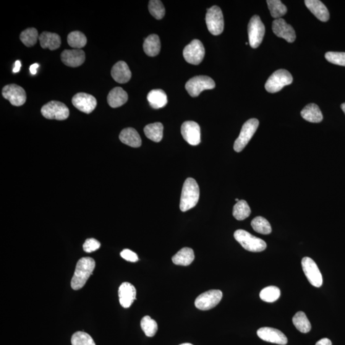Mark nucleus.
Listing matches in <instances>:
<instances>
[{
  "label": "nucleus",
  "mask_w": 345,
  "mask_h": 345,
  "mask_svg": "<svg viewBox=\"0 0 345 345\" xmlns=\"http://www.w3.org/2000/svg\"><path fill=\"white\" fill-rule=\"evenodd\" d=\"M95 267V261L93 258L90 257L81 258L78 261L74 276L72 277V289L74 290L82 289L92 274Z\"/></svg>",
  "instance_id": "nucleus-1"
},
{
  "label": "nucleus",
  "mask_w": 345,
  "mask_h": 345,
  "mask_svg": "<svg viewBox=\"0 0 345 345\" xmlns=\"http://www.w3.org/2000/svg\"><path fill=\"white\" fill-rule=\"evenodd\" d=\"M200 198V189L197 181L192 178H188L183 185L180 208L186 212L197 205Z\"/></svg>",
  "instance_id": "nucleus-2"
},
{
  "label": "nucleus",
  "mask_w": 345,
  "mask_h": 345,
  "mask_svg": "<svg viewBox=\"0 0 345 345\" xmlns=\"http://www.w3.org/2000/svg\"><path fill=\"white\" fill-rule=\"evenodd\" d=\"M235 240L244 248L251 252H261L266 248L264 240L254 236L244 229H238L234 233Z\"/></svg>",
  "instance_id": "nucleus-3"
},
{
  "label": "nucleus",
  "mask_w": 345,
  "mask_h": 345,
  "mask_svg": "<svg viewBox=\"0 0 345 345\" xmlns=\"http://www.w3.org/2000/svg\"><path fill=\"white\" fill-rule=\"evenodd\" d=\"M292 74L286 70L279 69L269 77L265 88L269 93H276L281 90L284 86L292 84Z\"/></svg>",
  "instance_id": "nucleus-4"
},
{
  "label": "nucleus",
  "mask_w": 345,
  "mask_h": 345,
  "mask_svg": "<svg viewBox=\"0 0 345 345\" xmlns=\"http://www.w3.org/2000/svg\"><path fill=\"white\" fill-rule=\"evenodd\" d=\"M259 126L257 119H252L247 120L242 127L239 137L235 140L234 148L237 152H240L250 142L255 134Z\"/></svg>",
  "instance_id": "nucleus-5"
},
{
  "label": "nucleus",
  "mask_w": 345,
  "mask_h": 345,
  "mask_svg": "<svg viewBox=\"0 0 345 345\" xmlns=\"http://www.w3.org/2000/svg\"><path fill=\"white\" fill-rule=\"evenodd\" d=\"M206 23L208 30L213 35H221L224 30V22L223 12L218 6H213L207 10Z\"/></svg>",
  "instance_id": "nucleus-6"
},
{
  "label": "nucleus",
  "mask_w": 345,
  "mask_h": 345,
  "mask_svg": "<svg viewBox=\"0 0 345 345\" xmlns=\"http://www.w3.org/2000/svg\"><path fill=\"white\" fill-rule=\"evenodd\" d=\"M41 113L47 119L64 120L69 117V109L61 102L52 101L41 109Z\"/></svg>",
  "instance_id": "nucleus-7"
},
{
  "label": "nucleus",
  "mask_w": 345,
  "mask_h": 345,
  "mask_svg": "<svg viewBox=\"0 0 345 345\" xmlns=\"http://www.w3.org/2000/svg\"><path fill=\"white\" fill-rule=\"evenodd\" d=\"M265 33V27L257 15L253 16L248 25V36L252 48H257L262 43Z\"/></svg>",
  "instance_id": "nucleus-8"
},
{
  "label": "nucleus",
  "mask_w": 345,
  "mask_h": 345,
  "mask_svg": "<svg viewBox=\"0 0 345 345\" xmlns=\"http://www.w3.org/2000/svg\"><path fill=\"white\" fill-rule=\"evenodd\" d=\"M216 87V83L211 78L206 75H199L190 79L185 85L187 92L193 98L200 95L201 91L212 90Z\"/></svg>",
  "instance_id": "nucleus-9"
},
{
  "label": "nucleus",
  "mask_w": 345,
  "mask_h": 345,
  "mask_svg": "<svg viewBox=\"0 0 345 345\" xmlns=\"http://www.w3.org/2000/svg\"><path fill=\"white\" fill-rule=\"evenodd\" d=\"M223 293L221 290H211L204 292L195 300V306L200 310L206 311L213 309L220 302Z\"/></svg>",
  "instance_id": "nucleus-10"
},
{
  "label": "nucleus",
  "mask_w": 345,
  "mask_h": 345,
  "mask_svg": "<svg viewBox=\"0 0 345 345\" xmlns=\"http://www.w3.org/2000/svg\"><path fill=\"white\" fill-rule=\"evenodd\" d=\"M205 48L202 43L197 39L193 40L191 43L185 47L183 55L185 61L193 65H199L203 61L205 56Z\"/></svg>",
  "instance_id": "nucleus-11"
},
{
  "label": "nucleus",
  "mask_w": 345,
  "mask_h": 345,
  "mask_svg": "<svg viewBox=\"0 0 345 345\" xmlns=\"http://www.w3.org/2000/svg\"><path fill=\"white\" fill-rule=\"evenodd\" d=\"M3 97L12 105L21 106L27 101V93L22 86L15 84L5 86L2 90Z\"/></svg>",
  "instance_id": "nucleus-12"
},
{
  "label": "nucleus",
  "mask_w": 345,
  "mask_h": 345,
  "mask_svg": "<svg viewBox=\"0 0 345 345\" xmlns=\"http://www.w3.org/2000/svg\"><path fill=\"white\" fill-rule=\"evenodd\" d=\"M302 266L305 276L313 286L320 288L322 285V276L314 260L309 257L303 258Z\"/></svg>",
  "instance_id": "nucleus-13"
},
{
  "label": "nucleus",
  "mask_w": 345,
  "mask_h": 345,
  "mask_svg": "<svg viewBox=\"0 0 345 345\" xmlns=\"http://www.w3.org/2000/svg\"><path fill=\"white\" fill-rule=\"evenodd\" d=\"M73 105L78 110L86 114H90L95 109L97 100L93 95L86 93L75 94L72 99Z\"/></svg>",
  "instance_id": "nucleus-14"
},
{
  "label": "nucleus",
  "mask_w": 345,
  "mask_h": 345,
  "mask_svg": "<svg viewBox=\"0 0 345 345\" xmlns=\"http://www.w3.org/2000/svg\"><path fill=\"white\" fill-rule=\"evenodd\" d=\"M181 133L184 139L192 146L199 145L201 142L200 125L193 121L185 122L182 125Z\"/></svg>",
  "instance_id": "nucleus-15"
},
{
  "label": "nucleus",
  "mask_w": 345,
  "mask_h": 345,
  "mask_svg": "<svg viewBox=\"0 0 345 345\" xmlns=\"http://www.w3.org/2000/svg\"><path fill=\"white\" fill-rule=\"evenodd\" d=\"M273 30L276 36L284 39L288 43H294L296 39V33L294 29L282 18L274 21Z\"/></svg>",
  "instance_id": "nucleus-16"
},
{
  "label": "nucleus",
  "mask_w": 345,
  "mask_h": 345,
  "mask_svg": "<svg viewBox=\"0 0 345 345\" xmlns=\"http://www.w3.org/2000/svg\"><path fill=\"white\" fill-rule=\"evenodd\" d=\"M257 335L262 340L269 343L285 345L288 343L286 336L278 329L262 328L258 329Z\"/></svg>",
  "instance_id": "nucleus-17"
},
{
  "label": "nucleus",
  "mask_w": 345,
  "mask_h": 345,
  "mask_svg": "<svg viewBox=\"0 0 345 345\" xmlns=\"http://www.w3.org/2000/svg\"><path fill=\"white\" fill-rule=\"evenodd\" d=\"M61 60L67 66L77 67L81 66L85 61V53L82 49L64 50L61 54Z\"/></svg>",
  "instance_id": "nucleus-18"
},
{
  "label": "nucleus",
  "mask_w": 345,
  "mask_h": 345,
  "mask_svg": "<svg viewBox=\"0 0 345 345\" xmlns=\"http://www.w3.org/2000/svg\"><path fill=\"white\" fill-rule=\"evenodd\" d=\"M120 304L124 308H128L137 299V290L132 284L125 282L119 289Z\"/></svg>",
  "instance_id": "nucleus-19"
},
{
  "label": "nucleus",
  "mask_w": 345,
  "mask_h": 345,
  "mask_svg": "<svg viewBox=\"0 0 345 345\" xmlns=\"http://www.w3.org/2000/svg\"><path fill=\"white\" fill-rule=\"evenodd\" d=\"M111 76L115 82L119 83H126L129 82L132 74L126 63L123 61L117 62L111 69Z\"/></svg>",
  "instance_id": "nucleus-20"
},
{
  "label": "nucleus",
  "mask_w": 345,
  "mask_h": 345,
  "mask_svg": "<svg viewBox=\"0 0 345 345\" xmlns=\"http://www.w3.org/2000/svg\"><path fill=\"white\" fill-rule=\"evenodd\" d=\"M305 5L315 17L322 22H328L330 14L328 8L319 0H305Z\"/></svg>",
  "instance_id": "nucleus-21"
},
{
  "label": "nucleus",
  "mask_w": 345,
  "mask_h": 345,
  "mask_svg": "<svg viewBox=\"0 0 345 345\" xmlns=\"http://www.w3.org/2000/svg\"><path fill=\"white\" fill-rule=\"evenodd\" d=\"M120 140L133 148H138L142 145V139L138 132L133 128H126L122 130L119 136Z\"/></svg>",
  "instance_id": "nucleus-22"
},
{
  "label": "nucleus",
  "mask_w": 345,
  "mask_h": 345,
  "mask_svg": "<svg viewBox=\"0 0 345 345\" xmlns=\"http://www.w3.org/2000/svg\"><path fill=\"white\" fill-rule=\"evenodd\" d=\"M39 39L43 49H49L53 51L59 49L61 46V38L56 33L44 31L39 36Z\"/></svg>",
  "instance_id": "nucleus-23"
},
{
  "label": "nucleus",
  "mask_w": 345,
  "mask_h": 345,
  "mask_svg": "<svg viewBox=\"0 0 345 345\" xmlns=\"http://www.w3.org/2000/svg\"><path fill=\"white\" fill-rule=\"evenodd\" d=\"M128 100L126 91L120 87H116L110 91L108 95V103L113 108H119L124 105Z\"/></svg>",
  "instance_id": "nucleus-24"
},
{
  "label": "nucleus",
  "mask_w": 345,
  "mask_h": 345,
  "mask_svg": "<svg viewBox=\"0 0 345 345\" xmlns=\"http://www.w3.org/2000/svg\"><path fill=\"white\" fill-rule=\"evenodd\" d=\"M147 100L151 108L161 109L168 104V98L165 92L161 89L152 90L148 93Z\"/></svg>",
  "instance_id": "nucleus-25"
},
{
  "label": "nucleus",
  "mask_w": 345,
  "mask_h": 345,
  "mask_svg": "<svg viewBox=\"0 0 345 345\" xmlns=\"http://www.w3.org/2000/svg\"><path fill=\"white\" fill-rule=\"evenodd\" d=\"M143 49L149 56L158 55L161 51V41L159 36L152 34L145 39L143 43Z\"/></svg>",
  "instance_id": "nucleus-26"
},
{
  "label": "nucleus",
  "mask_w": 345,
  "mask_h": 345,
  "mask_svg": "<svg viewBox=\"0 0 345 345\" xmlns=\"http://www.w3.org/2000/svg\"><path fill=\"white\" fill-rule=\"evenodd\" d=\"M301 116L308 122L312 123H320L322 121L323 114L320 108L315 104H310L302 109Z\"/></svg>",
  "instance_id": "nucleus-27"
},
{
  "label": "nucleus",
  "mask_w": 345,
  "mask_h": 345,
  "mask_svg": "<svg viewBox=\"0 0 345 345\" xmlns=\"http://www.w3.org/2000/svg\"><path fill=\"white\" fill-rule=\"evenodd\" d=\"M194 260V252L189 247L182 248L172 258V262L175 265L182 266L189 265Z\"/></svg>",
  "instance_id": "nucleus-28"
},
{
  "label": "nucleus",
  "mask_w": 345,
  "mask_h": 345,
  "mask_svg": "<svg viewBox=\"0 0 345 345\" xmlns=\"http://www.w3.org/2000/svg\"><path fill=\"white\" fill-rule=\"evenodd\" d=\"M163 125L160 122L146 125L144 132L146 137L154 142H160L163 137Z\"/></svg>",
  "instance_id": "nucleus-29"
},
{
  "label": "nucleus",
  "mask_w": 345,
  "mask_h": 345,
  "mask_svg": "<svg viewBox=\"0 0 345 345\" xmlns=\"http://www.w3.org/2000/svg\"><path fill=\"white\" fill-rule=\"evenodd\" d=\"M293 323L297 330L302 333H308L312 329V325L309 320L303 312H299L293 317Z\"/></svg>",
  "instance_id": "nucleus-30"
},
{
  "label": "nucleus",
  "mask_w": 345,
  "mask_h": 345,
  "mask_svg": "<svg viewBox=\"0 0 345 345\" xmlns=\"http://www.w3.org/2000/svg\"><path fill=\"white\" fill-rule=\"evenodd\" d=\"M67 42L71 48L80 49L86 46L87 39L84 33L80 31H74L68 35Z\"/></svg>",
  "instance_id": "nucleus-31"
},
{
  "label": "nucleus",
  "mask_w": 345,
  "mask_h": 345,
  "mask_svg": "<svg viewBox=\"0 0 345 345\" xmlns=\"http://www.w3.org/2000/svg\"><path fill=\"white\" fill-rule=\"evenodd\" d=\"M252 210L245 200H239L235 204L233 210V216L237 220L242 221L250 216Z\"/></svg>",
  "instance_id": "nucleus-32"
},
{
  "label": "nucleus",
  "mask_w": 345,
  "mask_h": 345,
  "mask_svg": "<svg viewBox=\"0 0 345 345\" xmlns=\"http://www.w3.org/2000/svg\"><path fill=\"white\" fill-rule=\"evenodd\" d=\"M266 3L272 17L276 18V20L280 19L286 14V7L279 0H267Z\"/></svg>",
  "instance_id": "nucleus-33"
},
{
  "label": "nucleus",
  "mask_w": 345,
  "mask_h": 345,
  "mask_svg": "<svg viewBox=\"0 0 345 345\" xmlns=\"http://www.w3.org/2000/svg\"><path fill=\"white\" fill-rule=\"evenodd\" d=\"M252 226L256 232L263 235H269L272 232V228L269 222L263 217H257L253 219Z\"/></svg>",
  "instance_id": "nucleus-34"
},
{
  "label": "nucleus",
  "mask_w": 345,
  "mask_h": 345,
  "mask_svg": "<svg viewBox=\"0 0 345 345\" xmlns=\"http://www.w3.org/2000/svg\"><path fill=\"white\" fill-rule=\"evenodd\" d=\"M281 291L279 288L270 286L265 288L261 290L260 297V299L266 302H274L280 297Z\"/></svg>",
  "instance_id": "nucleus-35"
},
{
  "label": "nucleus",
  "mask_w": 345,
  "mask_h": 345,
  "mask_svg": "<svg viewBox=\"0 0 345 345\" xmlns=\"http://www.w3.org/2000/svg\"><path fill=\"white\" fill-rule=\"evenodd\" d=\"M38 38H39L38 31L34 28L27 29L23 31L20 35L21 41L29 48L35 45Z\"/></svg>",
  "instance_id": "nucleus-36"
},
{
  "label": "nucleus",
  "mask_w": 345,
  "mask_h": 345,
  "mask_svg": "<svg viewBox=\"0 0 345 345\" xmlns=\"http://www.w3.org/2000/svg\"><path fill=\"white\" fill-rule=\"evenodd\" d=\"M141 327L145 335L148 337L155 336L158 330V323L149 316H144L141 321Z\"/></svg>",
  "instance_id": "nucleus-37"
},
{
  "label": "nucleus",
  "mask_w": 345,
  "mask_h": 345,
  "mask_svg": "<svg viewBox=\"0 0 345 345\" xmlns=\"http://www.w3.org/2000/svg\"><path fill=\"white\" fill-rule=\"evenodd\" d=\"M149 11L153 17L156 20H161L165 15V8L163 3L159 0H151L149 2Z\"/></svg>",
  "instance_id": "nucleus-38"
},
{
  "label": "nucleus",
  "mask_w": 345,
  "mask_h": 345,
  "mask_svg": "<svg viewBox=\"0 0 345 345\" xmlns=\"http://www.w3.org/2000/svg\"><path fill=\"white\" fill-rule=\"evenodd\" d=\"M71 343L72 345H96L93 338L88 334L81 331L73 334Z\"/></svg>",
  "instance_id": "nucleus-39"
},
{
  "label": "nucleus",
  "mask_w": 345,
  "mask_h": 345,
  "mask_svg": "<svg viewBox=\"0 0 345 345\" xmlns=\"http://www.w3.org/2000/svg\"><path fill=\"white\" fill-rule=\"evenodd\" d=\"M325 59L333 64L345 67V53L341 52H328L325 53Z\"/></svg>",
  "instance_id": "nucleus-40"
},
{
  "label": "nucleus",
  "mask_w": 345,
  "mask_h": 345,
  "mask_svg": "<svg viewBox=\"0 0 345 345\" xmlns=\"http://www.w3.org/2000/svg\"><path fill=\"white\" fill-rule=\"evenodd\" d=\"M101 247V243L95 239H88L83 244V250L86 253L95 252Z\"/></svg>",
  "instance_id": "nucleus-41"
},
{
  "label": "nucleus",
  "mask_w": 345,
  "mask_h": 345,
  "mask_svg": "<svg viewBox=\"0 0 345 345\" xmlns=\"http://www.w3.org/2000/svg\"><path fill=\"white\" fill-rule=\"evenodd\" d=\"M120 256L124 260L130 261V262H136V261L138 260V255L130 250L125 249L123 250L121 253H120Z\"/></svg>",
  "instance_id": "nucleus-42"
},
{
  "label": "nucleus",
  "mask_w": 345,
  "mask_h": 345,
  "mask_svg": "<svg viewBox=\"0 0 345 345\" xmlns=\"http://www.w3.org/2000/svg\"><path fill=\"white\" fill-rule=\"evenodd\" d=\"M315 345H332V342L330 339L328 338H323L320 339V341L316 342Z\"/></svg>",
  "instance_id": "nucleus-43"
},
{
  "label": "nucleus",
  "mask_w": 345,
  "mask_h": 345,
  "mask_svg": "<svg viewBox=\"0 0 345 345\" xmlns=\"http://www.w3.org/2000/svg\"><path fill=\"white\" fill-rule=\"evenodd\" d=\"M39 67V64H33L30 67V71L32 75H35L37 72V69Z\"/></svg>",
  "instance_id": "nucleus-44"
},
{
  "label": "nucleus",
  "mask_w": 345,
  "mask_h": 345,
  "mask_svg": "<svg viewBox=\"0 0 345 345\" xmlns=\"http://www.w3.org/2000/svg\"><path fill=\"white\" fill-rule=\"evenodd\" d=\"M21 67H22V63H21L20 60H17V61L15 62V67L14 69H13V72H19L20 71Z\"/></svg>",
  "instance_id": "nucleus-45"
},
{
  "label": "nucleus",
  "mask_w": 345,
  "mask_h": 345,
  "mask_svg": "<svg viewBox=\"0 0 345 345\" xmlns=\"http://www.w3.org/2000/svg\"><path fill=\"white\" fill-rule=\"evenodd\" d=\"M341 108L345 114V103L341 104Z\"/></svg>",
  "instance_id": "nucleus-46"
},
{
  "label": "nucleus",
  "mask_w": 345,
  "mask_h": 345,
  "mask_svg": "<svg viewBox=\"0 0 345 345\" xmlns=\"http://www.w3.org/2000/svg\"><path fill=\"white\" fill-rule=\"evenodd\" d=\"M180 345H193V344H190V343H184V344H180Z\"/></svg>",
  "instance_id": "nucleus-47"
},
{
  "label": "nucleus",
  "mask_w": 345,
  "mask_h": 345,
  "mask_svg": "<svg viewBox=\"0 0 345 345\" xmlns=\"http://www.w3.org/2000/svg\"><path fill=\"white\" fill-rule=\"evenodd\" d=\"M235 201H237V202H238V201H239V199H237H237H235Z\"/></svg>",
  "instance_id": "nucleus-48"
}]
</instances>
